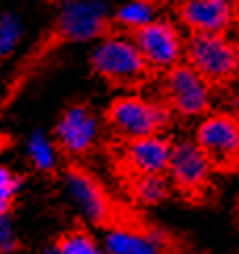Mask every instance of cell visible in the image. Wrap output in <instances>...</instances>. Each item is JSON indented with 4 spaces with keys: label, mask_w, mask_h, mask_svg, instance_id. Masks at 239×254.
Wrapping results in <instances>:
<instances>
[{
    "label": "cell",
    "mask_w": 239,
    "mask_h": 254,
    "mask_svg": "<svg viewBox=\"0 0 239 254\" xmlns=\"http://www.w3.org/2000/svg\"><path fill=\"white\" fill-rule=\"evenodd\" d=\"M166 175L172 193H177L182 202L193 206L210 202L214 191V168L195 141L185 139L172 143Z\"/></svg>",
    "instance_id": "cell-5"
},
{
    "label": "cell",
    "mask_w": 239,
    "mask_h": 254,
    "mask_svg": "<svg viewBox=\"0 0 239 254\" xmlns=\"http://www.w3.org/2000/svg\"><path fill=\"white\" fill-rule=\"evenodd\" d=\"M53 250L57 254H105L103 244L90 233L88 227L80 223L55 235Z\"/></svg>",
    "instance_id": "cell-14"
},
{
    "label": "cell",
    "mask_w": 239,
    "mask_h": 254,
    "mask_svg": "<svg viewBox=\"0 0 239 254\" xmlns=\"http://www.w3.org/2000/svg\"><path fill=\"white\" fill-rule=\"evenodd\" d=\"M177 15L191 34H225L233 23V0H180Z\"/></svg>",
    "instance_id": "cell-12"
},
{
    "label": "cell",
    "mask_w": 239,
    "mask_h": 254,
    "mask_svg": "<svg viewBox=\"0 0 239 254\" xmlns=\"http://www.w3.org/2000/svg\"><path fill=\"white\" fill-rule=\"evenodd\" d=\"M51 139L61 156L69 160L84 158L101 139V120L86 103H73L63 110Z\"/></svg>",
    "instance_id": "cell-8"
},
{
    "label": "cell",
    "mask_w": 239,
    "mask_h": 254,
    "mask_svg": "<svg viewBox=\"0 0 239 254\" xmlns=\"http://www.w3.org/2000/svg\"><path fill=\"white\" fill-rule=\"evenodd\" d=\"M47 254H57V252H55V250H51V252H47Z\"/></svg>",
    "instance_id": "cell-21"
},
{
    "label": "cell",
    "mask_w": 239,
    "mask_h": 254,
    "mask_svg": "<svg viewBox=\"0 0 239 254\" xmlns=\"http://www.w3.org/2000/svg\"><path fill=\"white\" fill-rule=\"evenodd\" d=\"M53 28H57L69 44H78L112 34L114 21L101 0H65Z\"/></svg>",
    "instance_id": "cell-9"
},
{
    "label": "cell",
    "mask_w": 239,
    "mask_h": 254,
    "mask_svg": "<svg viewBox=\"0 0 239 254\" xmlns=\"http://www.w3.org/2000/svg\"><path fill=\"white\" fill-rule=\"evenodd\" d=\"M231 28H235L237 36H239V0H233V23Z\"/></svg>",
    "instance_id": "cell-19"
},
{
    "label": "cell",
    "mask_w": 239,
    "mask_h": 254,
    "mask_svg": "<svg viewBox=\"0 0 239 254\" xmlns=\"http://www.w3.org/2000/svg\"><path fill=\"white\" fill-rule=\"evenodd\" d=\"M195 141L214 172L237 175L239 172V114L212 112L199 122Z\"/></svg>",
    "instance_id": "cell-6"
},
{
    "label": "cell",
    "mask_w": 239,
    "mask_h": 254,
    "mask_svg": "<svg viewBox=\"0 0 239 254\" xmlns=\"http://www.w3.org/2000/svg\"><path fill=\"white\" fill-rule=\"evenodd\" d=\"M164 103L172 114L195 118L206 116L212 107V86L189 63H177L164 76Z\"/></svg>",
    "instance_id": "cell-7"
},
{
    "label": "cell",
    "mask_w": 239,
    "mask_h": 254,
    "mask_svg": "<svg viewBox=\"0 0 239 254\" xmlns=\"http://www.w3.org/2000/svg\"><path fill=\"white\" fill-rule=\"evenodd\" d=\"M130 38L141 51L145 61L158 71H166L168 67L177 65L185 57V40L179 28L168 19H151L149 23L141 25L139 30L130 32Z\"/></svg>",
    "instance_id": "cell-10"
},
{
    "label": "cell",
    "mask_w": 239,
    "mask_h": 254,
    "mask_svg": "<svg viewBox=\"0 0 239 254\" xmlns=\"http://www.w3.org/2000/svg\"><path fill=\"white\" fill-rule=\"evenodd\" d=\"M182 59L212 88L239 80V42L225 34H191Z\"/></svg>",
    "instance_id": "cell-4"
},
{
    "label": "cell",
    "mask_w": 239,
    "mask_h": 254,
    "mask_svg": "<svg viewBox=\"0 0 239 254\" xmlns=\"http://www.w3.org/2000/svg\"><path fill=\"white\" fill-rule=\"evenodd\" d=\"M145 2H151V4L158 6V4H162V2H168V0H145Z\"/></svg>",
    "instance_id": "cell-20"
},
{
    "label": "cell",
    "mask_w": 239,
    "mask_h": 254,
    "mask_svg": "<svg viewBox=\"0 0 239 254\" xmlns=\"http://www.w3.org/2000/svg\"><path fill=\"white\" fill-rule=\"evenodd\" d=\"M21 19L17 13L6 11L0 15V61H4L8 55H13L17 44L21 42Z\"/></svg>",
    "instance_id": "cell-18"
},
{
    "label": "cell",
    "mask_w": 239,
    "mask_h": 254,
    "mask_svg": "<svg viewBox=\"0 0 239 254\" xmlns=\"http://www.w3.org/2000/svg\"><path fill=\"white\" fill-rule=\"evenodd\" d=\"M103 124L120 141H132L149 134H164L172 126V110L141 95H120L107 105Z\"/></svg>",
    "instance_id": "cell-3"
},
{
    "label": "cell",
    "mask_w": 239,
    "mask_h": 254,
    "mask_svg": "<svg viewBox=\"0 0 239 254\" xmlns=\"http://www.w3.org/2000/svg\"><path fill=\"white\" fill-rule=\"evenodd\" d=\"M170 151L172 141L164 134H149V137L124 141L116 160L118 181L141 175H166Z\"/></svg>",
    "instance_id": "cell-11"
},
{
    "label": "cell",
    "mask_w": 239,
    "mask_h": 254,
    "mask_svg": "<svg viewBox=\"0 0 239 254\" xmlns=\"http://www.w3.org/2000/svg\"><path fill=\"white\" fill-rule=\"evenodd\" d=\"M65 183L88 225L103 233L128 235L153 242L170 254H208L182 233L172 231L147 212V208L118 195L97 172L78 160L65 164Z\"/></svg>",
    "instance_id": "cell-1"
},
{
    "label": "cell",
    "mask_w": 239,
    "mask_h": 254,
    "mask_svg": "<svg viewBox=\"0 0 239 254\" xmlns=\"http://www.w3.org/2000/svg\"><path fill=\"white\" fill-rule=\"evenodd\" d=\"M120 189L132 204L151 208L160 206L172 195V185L168 175H141L120 181Z\"/></svg>",
    "instance_id": "cell-13"
},
{
    "label": "cell",
    "mask_w": 239,
    "mask_h": 254,
    "mask_svg": "<svg viewBox=\"0 0 239 254\" xmlns=\"http://www.w3.org/2000/svg\"><path fill=\"white\" fill-rule=\"evenodd\" d=\"M233 254H239V252H233Z\"/></svg>",
    "instance_id": "cell-22"
},
{
    "label": "cell",
    "mask_w": 239,
    "mask_h": 254,
    "mask_svg": "<svg viewBox=\"0 0 239 254\" xmlns=\"http://www.w3.org/2000/svg\"><path fill=\"white\" fill-rule=\"evenodd\" d=\"M155 19V4L145 2V0H128L112 15L114 28L124 32H134L141 25Z\"/></svg>",
    "instance_id": "cell-15"
},
{
    "label": "cell",
    "mask_w": 239,
    "mask_h": 254,
    "mask_svg": "<svg viewBox=\"0 0 239 254\" xmlns=\"http://www.w3.org/2000/svg\"><path fill=\"white\" fill-rule=\"evenodd\" d=\"M95 76L114 88H136L153 78L155 69L145 61L130 36L107 34L90 53Z\"/></svg>",
    "instance_id": "cell-2"
},
{
    "label": "cell",
    "mask_w": 239,
    "mask_h": 254,
    "mask_svg": "<svg viewBox=\"0 0 239 254\" xmlns=\"http://www.w3.org/2000/svg\"><path fill=\"white\" fill-rule=\"evenodd\" d=\"M21 189V177L8 166L0 164V219H6L15 210Z\"/></svg>",
    "instance_id": "cell-17"
},
{
    "label": "cell",
    "mask_w": 239,
    "mask_h": 254,
    "mask_svg": "<svg viewBox=\"0 0 239 254\" xmlns=\"http://www.w3.org/2000/svg\"><path fill=\"white\" fill-rule=\"evenodd\" d=\"M27 153H30L32 164L42 172H53L55 166H57L59 151H57V147H55L53 139L44 137L42 132L32 134L30 143H27Z\"/></svg>",
    "instance_id": "cell-16"
}]
</instances>
